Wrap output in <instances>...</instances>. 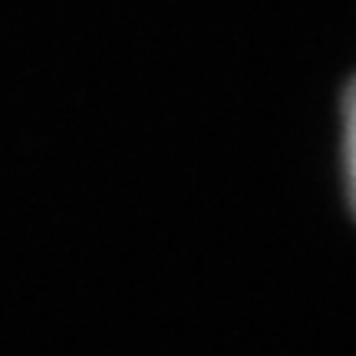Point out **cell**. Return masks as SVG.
Listing matches in <instances>:
<instances>
[{
  "instance_id": "6da1fadb",
  "label": "cell",
  "mask_w": 356,
  "mask_h": 356,
  "mask_svg": "<svg viewBox=\"0 0 356 356\" xmlns=\"http://www.w3.org/2000/svg\"><path fill=\"white\" fill-rule=\"evenodd\" d=\"M350 204H353V215H356V178H350Z\"/></svg>"
}]
</instances>
